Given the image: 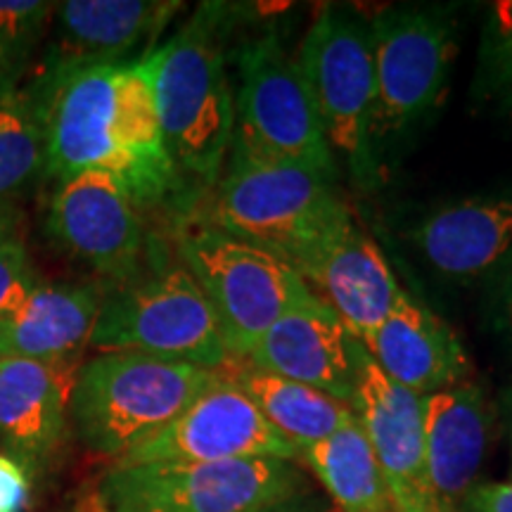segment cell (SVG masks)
<instances>
[{"label":"cell","mask_w":512,"mask_h":512,"mask_svg":"<svg viewBox=\"0 0 512 512\" xmlns=\"http://www.w3.org/2000/svg\"><path fill=\"white\" fill-rule=\"evenodd\" d=\"M230 5H202L162 48L150 50L164 145L178 174L216 183L226 164L235 126V98L226 69Z\"/></svg>","instance_id":"6da1fadb"},{"label":"cell","mask_w":512,"mask_h":512,"mask_svg":"<svg viewBox=\"0 0 512 512\" xmlns=\"http://www.w3.org/2000/svg\"><path fill=\"white\" fill-rule=\"evenodd\" d=\"M219 380L221 373L192 363L105 351L79 368L69 418L91 451L121 460Z\"/></svg>","instance_id":"7a4b0ae2"},{"label":"cell","mask_w":512,"mask_h":512,"mask_svg":"<svg viewBox=\"0 0 512 512\" xmlns=\"http://www.w3.org/2000/svg\"><path fill=\"white\" fill-rule=\"evenodd\" d=\"M349 216L330 178L306 166L230 152L209 223L268 249L299 271Z\"/></svg>","instance_id":"3957f363"},{"label":"cell","mask_w":512,"mask_h":512,"mask_svg":"<svg viewBox=\"0 0 512 512\" xmlns=\"http://www.w3.org/2000/svg\"><path fill=\"white\" fill-rule=\"evenodd\" d=\"M91 347L183 361L223 373L235 363L200 285L181 261L150 264L102 297Z\"/></svg>","instance_id":"277c9868"},{"label":"cell","mask_w":512,"mask_h":512,"mask_svg":"<svg viewBox=\"0 0 512 512\" xmlns=\"http://www.w3.org/2000/svg\"><path fill=\"white\" fill-rule=\"evenodd\" d=\"M297 64L332 155L361 190L380 181L375 147V69L368 24L344 8H320L299 43Z\"/></svg>","instance_id":"5b68a950"},{"label":"cell","mask_w":512,"mask_h":512,"mask_svg":"<svg viewBox=\"0 0 512 512\" xmlns=\"http://www.w3.org/2000/svg\"><path fill=\"white\" fill-rule=\"evenodd\" d=\"M178 261L209 299L235 361H245L275 320L316 299L292 264L209 221L181 230Z\"/></svg>","instance_id":"8992f818"},{"label":"cell","mask_w":512,"mask_h":512,"mask_svg":"<svg viewBox=\"0 0 512 512\" xmlns=\"http://www.w3.org/2000/svg\"><path fill=\"white\" fill-rule=\"evenodd\" d=\"M375 69V147L401 143L446 98L458 53L456 17L446 5H399L368 24Z\"/></svg>","instance_id":"52a82bcc"},{"label":"cell","mask_w":512,"mask_h":512,"mask_svg":"<svg viewBox=\"0 0 512 512\" xmlns=\"http://www.w3.org/2000/svg\"><path fill=\"white\" fill-rule=\"evenodd\" d=\"M98 494L107 512H268L304 496L306 479L278 458L117 463Z\"/></svg>","instance_id":"ba28073f"},{"label":"cell","mask_w":512,"mask_h":512,"mask_svg":"<svg viewBox=\"0 0 512 512\" xmlns=\"http://www.w3.org/2000/svg\"><path fill=\"white\" fill-rule=\"evenodd\" d=\"M238 76L228 155L306 166L337 181V159L325 140L297 57L287 53L273 29L238 50Z\"/></svg>","instance_id":"9c48e42d"},{"label":"cell","mask_w":512,"mask_h":512,"mask_svg":"<svg viewBox=\"0 0 512 512\" xmlns=\"http://www.w3.org/2000/svg\"><path fill=\"white\" fill-rule=\"evenodd\" d=\"M299 460V451L268 425L259 408L226 373L178 418L119 463H223V460Z\"/></svg>","instance_id":"30bf717a"},{"label":"cell","mask_w":512,"mask_h":512,"mask_svg":"<svg viewBox=\"0 0 512 512\" xmlns=\"http://www.w3.org/2000/svg\"><path fill=\"white\" fill-rule=\"evenodd\" d=\"M48 228L57 245L114 285L133 278L145 261L138 204L110 171L64 178L50 204Z\"/></svg>","instance_id":"8fae6325"},{"label":"cell","mask_w":512,"mask_h":512,"mask_svg":"<svg viewBox=\"0 0 512 512\" xmlns=\"http://www.w3.org/2000/svg\"><path fill=\"white\" fill-rule=\"evenodd\" d=\"M121 64L50 72L43 107L46 166L60 181L102 169L131 188V164L114 138V88Z\"/></svg>","instance_id":"7c38bea8"},{"label":"cell","mask_w":512,"mask_h":512,"mask_svg":"<svg viewBox=\"0 0 512 512\" xmlns=\"http://www.w3.org/2000/svg\"><path fill=\"white\" fill-rule=\"evenodd\" d=\"M354 408L368 434L394 512H439L425 451V396L413 394L382 373L366 347L354 349Z\"/></svg>","instance_id":"4fadbf2b"},{"label":"cell","mask_w":512,"mask_h":512,"mask_svg":"<svg viewBox=\"0 0 512 512\" xmlns=\"http://www.w3.org/2000/svg\"><path fill=\"white\" fill-rule=\"evenodd\" d=\"M299 275L366 349L401 292L387 256L354 216L332 230Z\"/></svg>","instance_id":"5bb4252c"},{"label":"cell","mask_w":512,"mask_h":512,"mask_svg":"<svg viewBox=\"0 0 512 512\" xmlns=\"http://www.w3.org/2000/svg\"><path fill=\"white\" fill-rule=\"evenodd\" d=\"M408 242L439 278L491 280L512 249V190L439 204L415 223Z\"/></svg>","instance_id":"9a60e30c"},{"label":"cell","mask_w":512,"mask_h":512,"mask_svg":"<svg viewBox=\"0 0 512 512\" xmlns=\"http://www.w3.org/2000/svg\"><path fill=\"white\" fill-rule=\"evenodd\" d=\"M354 349L356 339L330 306L316 297L275 320L242 363L306 384L351 406L356 389Z\"/></svg>","instance_id":"2e32d148"},{"label":"cell","mask_w":512,"mask_h":512,"mask_svg":"<svg viewBox=\"0 0 512 512\" xmlns=\"http://www.w3.org/2000/svg\"><path fill=\"white\" fill-rule=\"evenodd\" d=\"M366 351L389 380L425 399L472 375L465 344L451 325L403 290Z\"/></svg>","instance_id":"e0dca14e"},{"label":"cell","mask_w":512,"mask_h":512,"mask_svg":"<svg viewBox=\"0 0 512 512\" xmlns=\"http://www.w3.org/2000/svg\"><path fill=\"white\" fill-rule=\"evenodd\" d=\"M494 408L482 384L463 382L425 399L427 475L439 512H458L489 451Z\"/></svg>","instance_id":"ac0fdd59"},{"label":"cell","mask_w":512,"mask_h":512,"mask_svg":"<svg viewBox=\"0 0 512 512\" xmlns=\"http://www.w3.org/2000/svg\"><path fill=\"white\" fill-rule=\"evenodd\" d=\"M183 3L174 0H69L57 5L60 41L50 72L126 64L133 50L152 46Z\"/></svg>","instance_id":"d6986e66"},{"label":"cell","mask_w":512,"mask_h":512,"mask_svg":"<svg viewBox=\"0 0 512 512\" xmlns=\"http://www.w3.org/2000/svg\"><path fill=\"white\" fill-rule=\"evenodd\" d=\"M79 361H0V437L29 458H46L67 430Z\"/></svg>","instance_id":"ffe728a7"},{"label":"cell","mask_w":512,"mask_h":512,"mask_svg":"<svg viewBox=\"0 0 512 512\" xmlns=\"http://www.w3.org/2000/svg\"><path fill=\"white\" fill-rule=\"evenodd\" d=\"M98 285H36L27 302L3 323L5 356L34 361H79L102 309Z\"/></svg>","instance_id":"44dd1931"},{"label":"cell","mask_w":512,"mask_h":512,"mask_svg":"<svg viewBox=\"0 0 512 512\" xmlns=\"http://www.w3.org/2000/svg\"><path fill=\"white\" fill-rule=\"evenodd\" d=\"M223 373L247 394V399L259 408L268 425L287 444L297 448L299 458H302V451L330 437L356 415L349 403L332 399L306 384L256 370L242 361H235Z\"/></svg>","instance_id":"7402d4cb"},{"label":"cell","mask_w":512,"mask_h":512,"mask_svg":"<svg viewBox=\"0 0 512 512\" xmlns=\"http://www.w3.org/2000/svg\"><path fill=\"white\" fill-rule=\"evenodd\" d=\"M299 460L325 486L339 512H394L380 463L356 415L302 451Z\"/></svg>","instance_id":"603a6c76"},{"label":"cell","mask_w":512,"mask_h":512,"mask_svg":"<svg viewBox=\"0 0 512 512\" xmlns=\"http://www.w3.org/2000/svg\"><path fill=\"white\" fill-rule=\"evenodd\" d=\"M46 166L41 100L0 93V204L34 181Z\"/></svg>","instance_id":"cb8c5ba5"},{"label":"cell","mask_w":512,"mask_h":512,"mask_svg":"<svg viewBox=\"0 0 512 512\" xmlns=\"http://www.w3.org/2000/svg\"><path fill=\"white\" fill-rule=\"evenodd\" d=\"M475 95L512 119V31L486 27L479 46Z\"/></svg>","instance_id":"d4e9b609"},{"label":"cell","mask_w":512,"mask_h":512,"mask_svg":"<svg viewBox=\"0 0 512 512\" xmlns=\"http://www.w3.org/2000/svg\"><path fill=\"white\" fill-rule=\"evenodd\" d=\"M55 8V3H38V0H0V60H3V67L22 60L36 46Z\"/></svg>","instance_id":"484cf974"},{"label":"cell","mask_w":512,"mask_h":512,"mask_svg":"<svg viewBox=\"0 0 512 512\" xmlns=\"http://www.w3.org/2000/svg\"><path fill=\"white\" fill-rule=\"evenodd\" d=\"M29 254L19 240L0 242V323L10 320L34 292Z\"/></svg>","instance_id":"4316f807"},{"label":"cell","mask_w":512,"mask_h":512,"mask_svg":"<svg viewBox=\"0 0 512 512\" xmlns=\"http://www.w3.org/2000/svg\"><path fill=\"white\" fill-rule=\"evenodd\" d=\"M491 318L503 339L512 344V249L491 278Z\"/></svg>","instance_id":"83f0119b"},{"label":"cell","mask_w":512,"mask_h":512,"mask_svg":"<svg viewBox=\"0 0 512 512\" xmlns=\"http://www.w3.org/2000/svg\"><path fill=\"white\" fill-rule=\"evenodd\" d=\"M458 512H512V482L475 484L460 501Z\"/></svg>","instance_id":"f1b7e54d"},{"label":"cell","mask_w":512,"mask_h":512,"mask_svg":"<svg viewBox=\"0 0 512 512\" xmlns=\"http://www.w3.org/2000/svg\"><path fill=\"white\" fill-rule=\"evenodd\" d=\"M29 482L15 460L0 456V512H17L27 501Z\"/></svg>","instance_id":"f546056e"},{"label":"cell","mask_w":512,"mask_h":512,"mask_svg":"<svg viewBox=\"0 0 512 512\" xmlns=\"http://www.w3.org/2000/svg\"><path fill=\"white\" fill-rule=\"evenodd\" d=\"M486 27L494 31H512V0H498L491 5Z\"/></svg>","instance_id":"4dcf8cb0"},{"label":"cell","mask_w":512,"mask_h":512,"mask_svg":"<svg viewBox=\"0 0 512 512\" xmlns=\"http://www.w3.org/2000/svg\"><path fill=\"white\" fill-rule=\"evenodd\" d=\"M12 214L5 204H0V242L10 240V230H12Z\"/></svg>","instance_id":"1f68e13d"},{"label":"cell","mask_w":512,"mask_h":512,"mask_svg":"<svg viewBox=\"0 0 512 512\" xmlns=\"http://www.w3.org/2000/svg\"><path fill=\"white\" fill-rule=\"evenodd\" d=\"M268 512H302V510L292 508V503H287V505H280V508H273V510H268Z\"/></svg>","instance_id":"d6a6232c"},{"label":"cell","mask_w":512,"mask_h":512,"mask_svg":"<svg viewBox=\"0 0 512 512\" xmlns=\"http://www.w3.org/2000/svg\"><path fill=\"white\" fill-rule=\"evenodd\" d=\"M5 358V342H3V323H0V361Z\"/></svg>","instance_id":"836d02e7"},{"label":"cell","mask_w":512,"mask_h":512,"mask_svg":"<svg viewBox=\"0 0 512 512\" xmlns=\"http://www.w3.org/2000/svg\"><path fill=\"white\" fill-rule=\"evenodd\" d=\"M3 69H5V67H3V60H0V72H3Z\"/></svg>","instance_id":"e575fe53"}]
</instances>
